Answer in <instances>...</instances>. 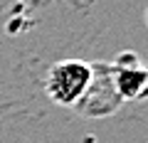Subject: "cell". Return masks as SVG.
<instances>
[{
    "mask_svg": "<svg viewBox=\"0 0 148 143\" xmlns=\"http://www.w3.org/2000/svg\"><path fill=\"white\" fill-rule=\"evenodd\" d=\"M91 81H94V72H91L89 64L77 62V59L59 62L49 69V74H47V94L57 104L72 106V104L84 99Z\"/></svg>",
    "mask_w": 148,
    "mask_h": 143,
    "instance_id": "1",
    "label": "cell"
},
{
    "mask_svg": "<svg viewBox=\"0 0 148 143\" xmlns=\"http://www.w3.org/2000/svg\"><path fill=\"white\" fill-rule=\"evenodd\" d=\"M116 94L123 99H146L148 96V69L133 67V69H121L114 77Z\"/></svg>",
    "mask_w": 148,
    "mask_h": 143,
    "instance_id": "2",
    "label": "cell"
}]
</instances>
